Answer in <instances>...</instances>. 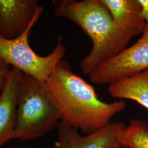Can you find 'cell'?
Returning <instances> with one entry per match:
<instances>
[{
    "label": "cell",
    "instance_id": "cell-3",
    "mask_svg": "<svg viewBox=\"0 0 148 148\" xmlns=\"http://www.w3.org/2000/svg\"><path fill=\"white\" fill-rule=\"evenodd\" d=\"M46 82L22 73L18 95L14 139L27 141L41 137L60 122Z\"/></svg>",
    "mask_w": 148,
    "mask_h": 148
},
{
    "label": "cell",
    "instance_id": "cell-7",
    "mask_svg": "<svg viewBox=\"0 0 148 148\" xmlns=\"http://www.w3.org/2000/svg\"><path fill=\"white\" fill-rule=\"evenodd\" d=\"M44 10L36 0H0V37L13 40L19 37Z\"/></svg>",
    "mask_w": 148,
    "mask_h": 148
},
{
    "label": "cell",
    "instance_id": "cell-9",
    "mask_svg": "<svg viewBox=\"0 0 148 148\" xmlns=\"http://www.w3.org/2000/svg\"><path fill=\"white\" fill-rule=\"evenodd\" d=\"M117 27L134 36L142 34L145 22L138 0H101Z\"/></svg>",
    "mask_w": 148,
    "mask_h": 148
},
{
    "label": "cell",
    "instance_id": "cell-2",
    "mask_svg": "<svg viewBox=\"0 0 148 148\" xmlns=\"http://www.w3.org/2000/svg\"><path fill=\"white\" fill-rule=\"evenodd\" d=\"M56 15L73 21L90 37L92 49L79 63L87 75L115 57L126 48L134 36L117 27L101 0L53 1Z\"/></svg>",
    "mask_w": 148,
    "mask_h": 148
},
{
    "label": "cell",
    "instance_id": "cell-6",
    "mask_svg": "<svg viewBox=\"0 0 148 148\" xmlns=\"http://www.w3.org/2000/svg\"><path fill=\"white\" fill-rule=\"evenodd\" d=\"M125 127L122 122L109 123L95 132L82 136L77 129L60 121L57 140L47 148H117L121 144L120 134Z\"/></svg>",
    "mask_w": 148,
    "mask_h": 148
},
{
    "label": "cell",
    "instance_id": "cell-12",
    "mask_svg": "<svg viewBox=\"0 0 148 148\" xmlns=\"http://www.w3.org/2000/svg\"><path fill=\"white\" fill-rule=\"evenodd\" d=\"M10 71L11 70L9 68V64L4 60L0 59V95L5 87Z\"/></svg>",
    "mask_w": 148,
    "mask_h": 148
},
{
    "label": "cell",
    "instance_id": "cell-4",
    "mask_svg": "<svg viewBox=\"0 0 148 148\" xmlns=\"http://www.w3.org/2000/svg\"><path fill=\"white\" fill-rule=\"evenodd\" d=\"M35 23L32 24L15 39L7 40L0 37V59L23 73L45 82L59 62L63 59L66 50L62 38L59 37L56 47L47 56H40L35 53L29 42V37Z\"/></svg>",
    "mask_w": 148,
    "mask_h": 148
},
{
    "label": "cell",
    "instance_id": "cell-1",
    "mask_svg": "<svg viewBox=\"0 0 148 148\" xmlns=\"http://www.w3.org/2000/svg\"><path fill=\"white\" fill-rule=\"evenodd\" d=\"M60 121L87 134L95 132L109 123L111 118L126 106L123 101H101L95 89L75 74L70 64L61 60L46 81Z\"/></svg>",
    "mask_w": 148,
    "mask_h": 148
},
{
    "label": "cell",
    "instance_id": "cell-5",
    "mask_svg": "<svg viewBox=\"0 0 148 148\" xmlns=\"http://www.w3.org/2000/svg\"><path fill=\"white\" fill-rule=\"evenodd\" d=\"M132 46L111 59L88 76L98 85H110L148 70V27Z\"/></svg>",
    "mask_w": 148,
    "mask_h": 148
},
{
    "label": "cell",
    "instance_id": "cell-8",
    "mask_svg": "<svg viewBox=\"0 0 148 148\" xmlns=\"http://www.w3.org/2000/svg\"><path fill=\"white\" fill-rule=\"evenodd\" d=\"M22 72L13 68L0 95V148L14 139L17 95Z\"/></svg>",
    "mask_w": 148,
    "mask_h": 148
},
{
    "label": "cell",
    "instance_id": "cell-13",
    "mask_svg": "<svg viewBox=\"0 0 148 148\" xmlns=\"http://www.w3.org/2000/svg\"><path fill=\"white\" fill-rule=\"evenodd\" d=\"M141 9L142 16L145 22V26L148 27V0H138Z\"/></svg>",
    "mask_w": 148,
    "mask_h": 148
},
{
    "label": "cell",
    "instance_id": "cell-11",
    "mask_svg": "<svg viewBox=\"0 0 148 148\" xmlns=\"http://www.w3.org/2000/svg\"><path fill=\"white\" fill-rule=\"evenodd\" d=\"M121 144L133 148H148V123L146 121L134 119L120 134Z\"/></svg>",
    "mask_w": 148,
    "mask_h": 148
},
{
    "label": "cell",
    "instance_id": "cell-10",
    "mask_svg": "<svg viewBox=\"0 0 148 148\" xmlns=\"http://www.w3.org/2000/svg\"><path fill=\"white\" fill-rule=\"evenodd\" d=\"M111 97L137 102L148 109V70L109 85Z\"/></svg>",
    "mask_w": 148,
    "mask_h": 148
},
{
    "label": "cell",
    "instance_id": "cell-14",
    "mask_svg": "<svg viewBox=\"0 0 148 148\" xmlns=\"http://www.w3.org/2000/svg\"><path fill=\"white\" fill-rule=\"evenodd\" d=\"M117 148H133L127 145H125V144H121Z\"/></svg>",
    "mask_w": 148,
    "mask_h": 148
}]
</instances>
